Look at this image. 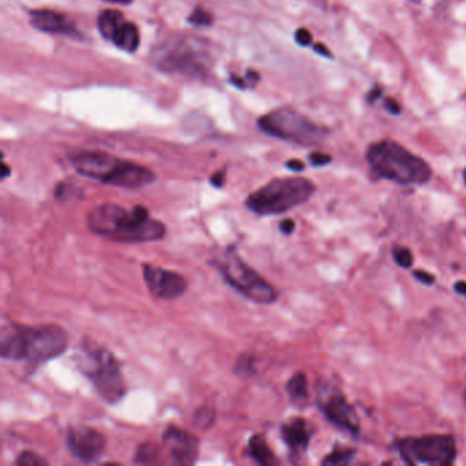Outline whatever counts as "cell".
Returning a JSON list of instances; mask_svg holds the SVG:
<instances>
[{"label":"cell","instance_id":"obj_1","mask_svg":"<svg viewBox=\"0 0 466 466\" xmlns=\"http://www.w3.org/2000/svg\"><path fill=\"white\" fill-rule=\"evenodd\" d=\"M87 226L92 233L122 243L156 242L167 235V226L152 218L146 205H97L87 212Z\"/></svg>","mask_w":466,"mask_h":466},{"label":"cell","instance_id":"obj_2","mask_svg":"<svg viewBox=\"0 0 466 466\" xmlns=\"http://www.w3.org/2000/svg\"><path fill=\"white\" fill-rule=\"evenodd\" d=\"M69 334L58 324L25 325L3 323L0 355L8 361H25L34 368L58 358L69 348Z\"/></svg>","mask_w":466,"mask_h":466},{"label":"cell","instance_id":"obj_3","mask_svg":"<svg viewBox=\"0 0 466 466\" xmlns=\"http://www.w3.org/2000/svg\"><path fill=\"white\" fill-rule=\"evenodd\" d=\"M153 67L182 77H205L213 67L211 43L196 36H171L159 43L149 55Z\"/></svg>","mask_w":466,"mask_h":466},{"label":"cell","instance_id":"obj_4","mask_svg":"<svg viewBox=\"0 0 466 466\" xmlns=\"http://www.w3.org/2000/svg\"><path fill=\"white\" fill-rule=\"evenodd\" d=\"M69 160L78 174L123 189H140L156 179L155 173L146 166L100 150L76 152Z\"/></svg>","mask_w":466,"mask_h":466},{"label":"cell","instance_id":"obj_5","mask_svg":"<svg viewBox=\"0 0 466 466\" xmlns=\"http://www.w3.org/2000/svg\"><path fill=\"white\" fill-rule=\"evenodd\" d=\"M76 362L80 372L92 383L94 391L106 404L115 405L125 398L127 386L120 364L110 350L85 338L80 353L76 355Z\"/></svg>","mask_w":466,"mask_h":466},{"label":"cell","instance_id":"obj_6","mask_svg":"<svg viewBox=\"0 0 466 466\" xmlns=\"http://www.w3.org/2000/svg\"><path fill=\"white\" fill-rule=\"evenodd\" d=\"M367 162L378 178L400 185H424L432 176V170L424 159L391 140L369 146Z\"/></svg>","mask_w":466,"mask_h":466},{"label":"cell","instance_id":"obj_7","mask_svg":"<svg viewBox=\"0 0 466 466\" xmlns=\"http://www.w3.org/2000/svg\"><path fill=\"white\" fill-rule=\"evenodd\" d=\"M315 190V183L306 178H276L252 192L245 206L259 216L281 215L306 203Z\"/></svg>","mask_w":466,"mask_h":466},{"label":"cell","instance_id":"obj_8","mask_svg":"<svg viewBox=\"0 0 466 466\" xmlns=\"http://www.w3.org/2000/svg\"><path fill=\"white\" fill-rule=\"evenodd\" d=\"M223 281L238 294L246 299L260 305L275 304L279 298V292L271 285L255 268H252L236 253L233 246L229 248L223 256L211 262Z\"/></svg>","mask_w":466,"mask_h":466},{"label":"cell","instance_id":"obj_9","mask_svg":"<svg viewBox=\"0 0 466 466\" xmlns=\"http://www.w3.org/2000/svg\"><path fill=\"white\" fill-rule=\"evenodd\" d=\"M259 127L268 136L301 146H315L328 134L325 129L292 108H279L262 115Z\"/></svg>","mask_w":466,"mask_h":466},{"label":"cell","instance_id":"obj_10","mask_svg":"<svg viewBox=\"0 0 466 466\" xmlns=\"http://www.w3.org/2000/svg\"><path fill=\"white\" fill-rule=\"evenodd\" d=\"M401 458L409 465H451L457 457V446L450 435L405 437L398 442Z\"/></svg>","mask_w":466,"mask_h":466},{"label":"cell","instance_id":"obj_11","mask_svg":"<svg viewBox=\"0 0 466 466\" xmlns=\"http://www.w3.org/2000/svg\"><path fill=\"white\" fill-rule=\"evenodd\" d=\"M316 404L331 424L354 437L360 434L358 416L337 386L319 380L316 383Z\"/></svg>","mask_w":466,"mask_h":466},{"label":"cell","instance_id":"obj_12","mask_svg":"<svg viewBox=\"0 0 466 466\" xmlns=\"http://www.w3.org/2000/svg\"><path fill=\"white\" fill-rule=\"evenodd\" d=\"M66 447L76 460L92 464L106 451L107 439L92 427L71 425L66 432Z\"/></svg>","mask_w":466,"mask_h":466},{"label":"cell","instance_id":"obj_13","mask_svg":"<svg viewBox=\"0 0 466 466\" xmlns=\"http://www.w3.org/2000/svg\"><path fill=\"white\" fill-rule=\"evenodd\" d=\"M143 278L152 297L162 301H173L188 290V281L183 275L153 264H143Z\"/></svg>","mask_w":466,"mask_h":466},{"label":"cell","instance_id":"obj_14","mask_svg":"<svg viewBox=\"0 0 466 466\" xmlns=\"http://www.w3.org/2000/svg\"><path fill=\"white\" fill-rule=\"evenodd\" d=\"M163 446L176 465H193L200 454V440L178 425H169L163 432Z\"/></svg>","mask_w":466,"mask_h":466},{"label":"cell","instance_id":"obj_15","mask_svg":"<svg viewBox=\"0 0 466 466\" xmlns=\"http://www.w3.org/2000/svg\"><path fill=\"white\" fill-rule=\"evenodd\" d=\"M312 437V425L302 417H292L281 425V437L285 442L292 461H299L305 457Z\"/></svg>","mask_w":466,"mask_h":466},{"label":"cell","instance_id":"obj_16","mask_svg":"<svg viewBox=\"0 0 466 466\" xmlns=\"http://www.w3.org/2000/svg\"><path fill=\"white\" fill-rule=\"evenodd\" d=\"M30 24L33 28L45 33L83 38V33L76 28L70 18L54 10L43 8L30 11Z\"/></svg>","mask_w":466,"mask_h":466},{"label":"cell","instance_id":"obj_17","mask_svg":"<svg viewBox=\"0 0 466 466\" xmlns=\"http://www.w3.org/2000/svg\"><path fill=\"white\" fill-rule=\"evenodd\" d=\"M246 454L259 465L272 466L278 464V458L268 442L262 435H253L248 442Z\"/></svg>","mask_w":466,"mask_h":466},{"label":"cell","instance_id":"obj_18","mask_svg":"<svg viewBox=\"0 0 466 466\" xmlns=\"http://www.w3.org/2000/svg\"><path fill=\"white\" fill-rule=\"evenodd\" d=\"M288 395L292 402V405L298 408H304L309 402V388H308V379L304 372H297L286 384Z\"/></svg>","mask_w":466,"mask_h":466},{"label":"cell","instance_id":"obj_19","mask_svg":"<svg viewBox=\"0 0 466 466\" xmlns=\"http://www.w3.org/2000/svg\"><path fill=\"white\" fill-rule=\"evenodd\" d=\"M118 48L126 52H134L140 45V30L136 24L126 21L111 40Z\"/></svg>","mask_w":466,"mask_h":466},{"label":"cell","instance_id":"obj_20","mask_svg":"<svg viewBox=\"0 0 466 466\" xmlns=\"http://www.w3.org/2000/svg\"><path fill=\"white\" fill-rule=\"evenodd\" d=\"M126 22L123 14L118 10H104L97 20V28L106 40H113L119 28Z\"/></svg>","mask_w":466,"mask_h":466},{"label":"cell","instance_id":"obj_21","mask_svg":"<svg viewBox=\"0 0 466 466\" xmlns=\"http://www.w3.org/2000/svg\"><path fill=\"white\" fill-rule=\"evenodd\" d=\"M160 458H162V451L159 446L152 442H144L137 447L133 463L140 465H153L159 464Z\"/></svg>","mask_w":466,"mask_h":466},{"label":"cell","instance_id":"obj_22","mask_svg":"<svg viewBox=\"0 0 466 466\" xmlns=\"http://www.w3.org/2000/svg\"><path fill=\"white\" fill-rule=\"evenodd\" d=\"M54 197L59 203H70V202H78L83 199V192L70 182H59L54 190Z\"/></svg>","mask_w":466,"mask_h":466},{"label":"cell","instance_id":"obj_23","mask_svg":"<svg viewBox=\"0 0 466 466\" xmlns=\"http://www.w3.org/2000/svg\"><path fill=\"white\" fill-rule=\"evenodd\" d=\"M355 457V451L351 449H334L323 461L321 465L328 466H345L351 464V461Z\"/></svg>","mask_w":466,"mask_h":466},{"label":"cell","instance_id":"obj_24","mask_svg":"<svg viewBox=\"0 0 466 466\" xmlns=\"http://www.w3.org/2000/svg\"><path fill=\"white\" fill-rule=\"evenodd\" d=\"M256 362L257 358L250 355V354H242L238 357L235 365H234V374L236 376H242V378H248L256 374Z\"/></svg>","mask_w":466,"mask_h":466},{"label":"cell","instance_id":"obj_25","mask_svg":"<svg viewBox=\"0 0 466 466\" xmlns=\"http://www.w3.org/2000/svg\"><path fill=\"white\" fill-rule=\"evenodd\" d=\"M216 420V413L212 408L208 407H203V408L197 409L195 416H193V424L195 427L200 428L202 431H206L209 430Z\"/></svg>","mask_w":466,"mask_h":466},{"label":"cell","instance_id":"obj_26","mask_svg":"<svg viewBox=\"0 0 466 466\" xmlns=\"http://www.w3.org/2000/svg\"><path fill=\"white\" fill-rule=\"evenodd\" d=\"M15 465L18 466H48L50 463L31 450L21 451L15 458Z\"/></svg>","mask_w":466,"mask_h":466},{"label":"cell","instance_id":"obj_27","mask_svg":"<svg viewBox=\"0 0 466 466\" xmlns=\"http://www.w3.org/2000/svg\"><path fill=\"white\" fill-rule=\"evenodd\" d=\"M188 21L195 27H211L213 22V17L208 10H205L203 7H197L189 15Z\"/></svg>","mask_w":466,"mask_h":466},{"label":"cell","instance_id":"obj_28","mask_svg":"<svg viewBox=\"0 0 466 466\" xmlns=\"http://www.w3.org/2000/svg\"><path fill=\"white\" fill-rule=\"evenodd\" d=\"M393 257L402 268H410L413 265V253L405 246H395L393 249Z\"/></svg>","mask_w":466,"mask_h":466},{"label":"cell","instance_id":"obj_29","mask_svg":"<svg viewBox=\"0 0 466 466\" xmlns=\"http://www.w3.org/2000/svg\"><path fill=\"white\" fill-rule=\"evenodd\" d=\"M309 162L312 166L315 167H323L327 166L332 162V157L328 153H323V152H312L309 155Z\"/></svg>","mask_w":466,"mask_h":466},{"label":"cell","instance_id":"obj_30","mask_svg":"<svg viewBox=\"0 0 466 466\" xmlns=\"http://www.w3.org/2000/svg\"><path fill=\"white\" fill-rule=\"evenodd\" d=\"M294 37H295V41L302 47H308L312 44V33L305 28L297 30Z\"/></svg>","mask_w":466,"mask_h":466},{"label":"cell","instance_id":"obj_31","mask_svg":"<svg viewBox=\"0 0 466 466\" xmlns=\"http://www.w3.org/2000/svg\"><path fill=\"white\" fill-rule=\"evenodd\" d=\"M413 275H414V278H416L418 282H421V283H424V285H432V283L435 282V276H434L432 274L427 272V271H423V269L416 271Z\"/></svg>","mask_w":466,"mask_h":466},{"label":"cell","instance_id":"obj_32","mask_svg":"<svg viewBox=\"0 0 466 466\" xmlns=\"http://www.w3.org/2000/svg\"><path fill=\"white\" fill-rule=\"evenodd\" d=\"M226 176H227V173L226 170H219L216 171L215 174H212L211 176V185L220 189L225 186V182H226Z\"/></svg>","mask_w":466,"mask_h":466},{"label":"cell","instance_id":"obj_33","mask_svg":"<svg viewBox=\"0 0 466 466\" xmlns=\"http://www.w3.org/2000/svg\"><path fill=\"white\" fill-rule=\"evenodd\" d=\"M384 107H386V110H387L390 114H393V115H398V114H401V106H400L394 99H391V97H387V99L384 100Z\"/></svg>","mask_w":466,"mask_h":466},{"label":"cell","instance_id":"obj_34","mask_svg":"<svg viewBox=\"0 0 466 466\" xmlns=\"http://www.w3.org/2000/svg\"><path fill=\"white\" fill-rule=\"evenodd\" d=\"M279 230L281 233L285 234V235H292L295 230V223L294 220L288 218V219H283L281 223H279Z\"/></svg>","mask_w":466,"mask_h":466},{"label":"cell","instance_id":"obj_35","mask_svg":"<svg viewBox=\"0 0 466 466\" xmlns=\"http://www.w3.org/2000/svg\"><path fill=\"white\" fill-rule=\"evenodd\" d=\"M286 167L292 171H295V173H299V171L305 170V164L298 159H290L289 162H286Z\"/></svg>","mask_w":466,"mask_h":466},{"label":"cell","instance_id":"obj_36","mask_svg":"<svg viewBox=\"0 0 466 466\" xmlns=\"http://www.w3.org/2000/svg\"><path fill=\"white\" fill-rule=\"evenodd\" d=\"M313 48H315V52H318V54L321 55V57L331 58V52H330V50H328V48H327L324 44L318 43V44H315V45H313Z\"/></svg>","mask_w":466,"mask_h":466},{"label":"cell","instance_id":"obj_37","mask_svg":"<svg viewBox=\"0 0 466 466\" xmlns=\"http://www.w3.org/2000/svg\"><path fill=\"white\" fill-rule=\"evenodd\" d=\"M380 96H381V89H380L379 87H374V89L368 93L367 100H368V103H375V101L379 99Z\"/></svg>","mask_w":466,"mask_h":466},{"label":"cell","instance_id":"obj_38","mask_svg":"<svg viewBox=\"0 0 466 466\" xmlns=\"http://www.w3.org/2000/svg\"><path fill=\"white\" fill-rule=\"evenodd\" d=\"M230 81H232V84L233 85H235L236 87H246V83H245V78H241V77H238V76H232V78H230Z\"/></svg>","mask_w":466,"mask_h":466},{"label":"cell","instance_id":"obj_39","mask_svg":"<svg viewBox=\"0 0 466 466\" xmlns=\"http://www.w3.org/2000/svg\"><path fill=\"white\" fill-rule=\"evenodd\" d=\"M454 290L458 292V294H461V295L466 297V282H457V283L454 285Z\"/></svg>","mask_w":466,"mask_h":466},{"label":"cell","instance_id":"obj_40","mask_svg":"<svg viewBox=\"0 0 466 466\" xmlns=\"http://www.w3.org/2000/svg\"><path fill=\"white\" fill-rule=\"evenodd\" d=\"M10 174H11L10 167L7 166V163H3V164H1V179H6V178Z\"/></svg>","mask_w":466,"mask_h":466},{"label":"cell","instance_id":"obj_41","mask_svg":"<svg viewBox=\"0 0 466 466\" xmlns=\"http://www.w3.org/2000/svg\"><path fill=\"white\" fill-rule=\"evenodd\" d=\"M106 1H110V3H119V4H129V3H132L133 0H106Z\"/></svg>","mask_w":466,"mask_h":466},{"label":"cell","instance_id":"obj_42","mask_svg":"<svg viewBox=\"0 0 466 466\" xmlns=\"http://www.w3.org/2000/svg\"><path fill=\"white\" fill-rule=\"evenodd\" d=\"M464 402H465V407H466V388L465 391H464Z\"/></svg>","mask_w":466,"mask_h":466},{"label":"cell","instance_id":"obj_43","mask_svg":"<svg viewBox=\"0 0 466 466\" xmlns=\"http://www.w3.org/2000/svg\"><path fill=\"white\" fill-rule=\"evenodd\" d=\"M464 179H465V183H466V169L465 171H464Z\"/></svg>","mask_w":466,"mask_h":466}]
</instances>
